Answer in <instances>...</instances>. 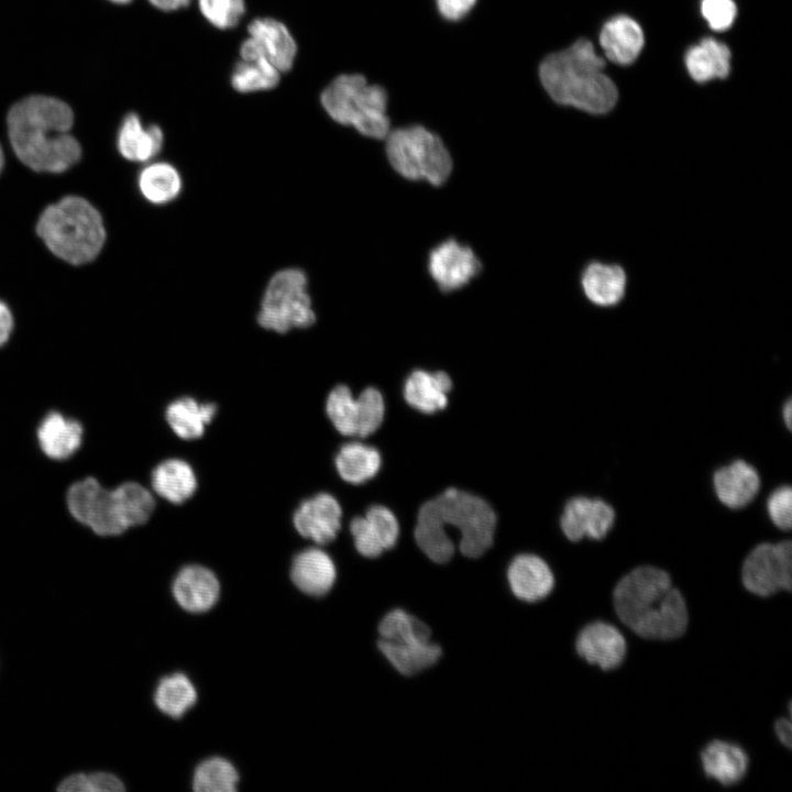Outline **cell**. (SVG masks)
Wrapping results in <instances>:
<instances>
[{
  "instance_id": "6da1fadb",
  "label": "cell",
  "mask_w": 792,
  "mask_h": 792,
  "mask_svg": "<svg viewBox=\"0 0 792 792\" xmlns=\"http://www.w3.org/2000/svg\"><path fill=\"white\" fill-rule=\"evenodd\" d=\"M75 120L67 101L31 94L9 107L4 124L10 146L23 165L38 173H63L81 157V145L70 132Z\"/></svg>"
},
{
  "instance_id": "7a4b0ae2",
  "label": "cell",
  "mask_w": 792,
  "mask_h": 792,
  "mask_svg": "<svg viewBox=\"0 0 792 792\" xmlns=\"http://www.w3.org/2000/svg\"><path fill=\"white\" fill-rule=\"evenodd\" d=\"M447 526L460 531V551L469 558H477L493 543L496 516L484 499L458 488H448L422 504L417 515L415 540L437 563L449 561L454 553Z\"/></svg>"
},
{
  "instance_id": "3957f363",
  "label": "cell",
  "mask_w": 792,
  "mask_h": 792,
  "mask_svg": "<svg viewBox=\"0 0 792 792\" xmlns=\"http://www.w3.org/2000/svg\"><path fill=\"white\" fill-rule=\"evenodd\" d=\"M613 601L619 619L648 639H675L688 627V608L669 574L656 566H638L617 583Z\"/></svg>"
},
{
  "instance_id": "277c9868",
  "label": "cell",
  "mask_w": 792,
  "mask_h": 792,
  "mask_svg": "<svg viewBox=\"0 0 792 792\" xmlns=\"http://www.w3.org/2000/svg\"><path fill=\"white\" fill-rule=\"evenodd\" d=\"M605 61L593 44L579 38L568 48L548 55L539 65L542 87L553 101L593 114L610 111L618 97L603 69Z\"/></svg>"
},
{
  "instance_id": "5b68a950",
  "label": "cell",
  "mask_w": 792,
  "mask_h": 792,
  "mask_svg": "<svg viewBox=\"0 0 792 792\" xmlns=\"http://www.w3.org/2000/svg\"><path fill=\"white\" fill-rule=\"evenodd\" d=\"M66 502L73 517L99 536H117L144 524L155 507L153 495L139 483L107 490L94 477L74 483Z\"/></svg>"
},
{
  "instance_id": "8992f818",
  "label": "cell",
  "mask_w": 792,
  "mask_h": 792,
  "mask_svg": "<svg viewBox=\"0 0 792 792\" xmlns=\"http://www.w3.org/2000/svg\"><path fill=\"white\" fill-rule=\"evenodd\" d=\"M36 233L52 254L73 265L94 261L106 242L100 212L79 196H66L45 208Z\"/></svg>"
},
{
  "instance_id": "52a82bcc",
  "label": "cell",
  "mask_w": 792,
  "mask_h": 792,
  "mask_svg": "<svg viewBox=\"0 0 792 792\" xmlns=\"http://www.w3.org/2000/svg\"><path fill=\"white\" fill-rule=\"evenodd\" d=\"M320 102L328 116L342 125L353 127L372 139L388 134L387 92L369 84L361 74H342L321 92Z\"/></svg>"
},
{
  "instance_id": "ba28073f",
  "label": "cell",
  "mask_w": 792,
  "mask_h": 792,
  "mask_svg": "<svg viewBox=\"0 0 792 792\" xmlns=\"http://www.w3.org/2000/svg\"><path fill=\"white\" fill-rule=\"evenodd\" d=\"M385 151L391 166L410 180L444 184L453 169L452 157L440 136L416 124L389 130Z\"/></svg>"
},
{
  "instance_id": "9c48e42d",
  "label": "cell",
  "mask_w": 792,
  "mask_h": 792,
  "mask_svg": "<svg viewBox=\"0 0 792 792\" xmlns=\"http://www.w3.org/2000/svg\"><path fill=\"white\" fill-rule=\"evenodd\" d=\"M256 320L262 328L279 334L306 329L316 322L308 277L302 270L286 267L270 278Z\"/></svg>"
},
{
  "instance_id": "30bf717a",
  "label": "cell",
  "mask_w": 792,
  "mask_h": 792,
  "mask_svg": "<svg viewBox=\"0 0 792 792\" xmlns=\"http://www.w3.org/2000/svg\"><path fill=\"white\" fill-rule=\"evenodd\" d=\"M378 632V649L403 675H413L433 666L441 656L440 646L430 640L429 627L400 608L383 617Z\"/></svg>"
},
{
  "instance_id": "8fae6325",
  "label": "cell",
  "mask_w": 792,
  "mask_h": 792,
  "mask_svg": "<svg viewBox=\"0 0 792 792\" xmlns=\"http://www.w3.org/2000/svg\"><path fill=\"white\" fill-rule=\"evenodd\" d=\"M743 584L750 593L770 596L792 586V544L789 540L760 543L746 557L741 568Z\"/></svg>"
},
{
  "instance_id": "7c38bea8",
  "label": "cell",
  "mask_w": 792,
  "mask_h": 792,
  "mask_svg": "<svg viewBox=\"0 0 792 792\" xmlns=\"http://www.w3.org/2000/svg\"><path fill=\"white\" fill-rule=\"evenodd\" d=\"M249 37L240 46L243 59L263 57L280 73L292 69L297 44L284 23L273 18L254 19L248 26Z\"/></svg>"
},
{
  "instance_id": "4fadbf2b",
  "label": "cell",
  "mask_w": 792,
  "mask_h": 792,
  "mask_svg": "<svg viewBox=\"0 0 792 792\" xmlns=\"http://www.w3.org/2000/svg\"><path fill=\"white\" fill-rule=\"evenodd\" d=\"M427 264L433 282L447 293L464 287L482 271V263L474 251L454 239L435 246Z\"/></svg>"
},
{
  "instance_id": "5bb4252c",
  "label": "cell",
  "mask_w": 792,
  "mask_h": 792,
  "mask_svg": "<svg viewBox=\"0 0 792 792\" xmlns=\"http://www.w3.org/2000/svg\"><path fill=\"white\" fill-rule=\"evenodd\" d=\"M614 521L615 512L606 502L579 496L565 504L560 525L564 536L571 541L585 537L600 540L608 534Z\"/></svg>"
},
{
  "instance_id": "9a60e30c",
  "label": "cell",
  "mask_w": 792,
  "mask_h": 792,
  "mask_svg": "<svg viewBox=\"0 0 792 792\" xmlns=\"http://www.w3.org/2000/svg\"><path fill=\"white\" fill-rule=\"evenodd\" d=\"M342 509L328 493L304 501L294 514V526L305 538L318 544L333 541L341 528Z\"/></svg>"
},
{
  "instance_id": "2e32d148",
  "label": "cell",
  "mask_w": 792,
  "mask_h": 792,
  "mask_svg": "<svg viewBox=\"0 0 792 792\" xmlns=\"http://www.w3.org/2000/svg\"><path fill=\"white\" fill-rule=\"evenodd\" d=\"M350 531L358 552L366 558H376L396 544L399 526L392 510L374 505L363 517L351 521Z\"/></svg>"
},
{
  "instance_id": "e0dca14e",
  "label": "cell",
  "mask_w": 792,
  "mask_h": 792,
  "mask_svg": "<svg viewBox=\"0 0 792 792\" xmlns=\"http://www.w3.org/2000/svg\"><path fill=\"white\" fill-rule=\"evenodd\" d=\"M627 273L617 263L591 261L580 274V286L585 299L597 308H615L626 296Z\"/></svg>"
},
{
  "instance_id": "ac0fdd59",
  "label": "cell",
  "mask_w": 792,
  "mask_h": 792,
  "mask_svg": "<svg viewBox=\"0 0 792 792\" xmlns=\"http://www.w3.org/2000/svg\"><path fill=\"white\" fill-rule=\"evenodd\" d=\"M575 648L588 663L596 664L605 671L620 666L627 651L622 632L604 622L586 625L576 638Z\"/></svg>"
},
{
  "instance_id": "d6986e66",
  "label": "cell",
  "mask_w": 792,
  "mask_h": 792,
  "mask_svg": "<svg viewBox=\"0 0 792 792\" xmlns=\"http://www.w3.org/2000/svg\"><path fill=\"white\" fill-rule=\"evenodd\" d=\"M176 602L190 613H204L217 603L220 584L215 573L198 564L183 568L176 575L173 586Z\"/></svg>"
},
{
  "instance_id": "ffe728a7",
  "label": "cell",
  "mask_w": 792,
  "mask_h": 792,
  "mask_svg": "<svg viewBox=\"0 0 792 792\" xmlns=\"http://www.w3.org/2000/svg\"><path fill=\"white\" fill-rule=\"evenodd\" d=\"M164 134L160 125H145L135 112L127 113L118 129L117 148L130 162L146 163L162 151Z\"/></svg>"
},
{
  "instance_id": "44dd1931",
  "label": "cell",
  "mask_w": 792,
  "mask_h": 792,
  "mask_svg": "<svg viewBox=\"0 0 792 792\" xmlns=\"http://www.w3.org/2000/svg\"><path fill=\"white\" fill-rule=\"evenodd\" d=\"M507 580L513 594L530 603L546 598L554 586L551 569L535 554L517 556L508 566Z\"/></svg>"
},
{
  "instance_id": "7402d4cb",
  "label": "cell",
  "mask_w": 792,
  "mask_h": 792,
  "mask_svg": "<svg viewBox=\"0 0 792 792\" xmlns=\"http://www.w3.org/2000/svg\"><path fill=\"white\" fill-rule=\"evenodd\" d=\"M713 485L723 505L738 509L755 498L760 488V477L751 464L736 460L714 473Z\"/></svg>"
},
{
  "instance_id": "603a6c76",
  "label": "cell",
  "mask_w": 792,
  "mask_h": 792,
  "mask_svg": "<svg viewBox=\"0 0 792 792\" xmlns=\"http://www.w3.org/2000/svg\"><path fill=\"white\" fill-rule=\"evenodd\" d=\"M290 576L301 592L311 596H322L332 588L337 570L327 552L318 548H309L294 558Z\"/></svg>"
},
{
  "instance_id": "cb8c5ba5",
  "label": "cell",
  "mask_w": 792,
  "mask_h": 792,
  "mask_svg": "<svg viewBox=\"0 0 792 792\" xmlns=\"http://www.w3.org/2000/svg\"><path fill=\"white\" fill-rule=\"evenodd\" d=\"M600 43L609 61L628 65L642 50L644 33L635 20L626 15H617L603 25Z\"/></svg>"
},
{
  "instance_id": "d4e9b609",
  "label": "cell",
  "mask_w": 792,
  "mask_h": 792,
  "mask_svg": "<svg viewBox=\"0 0 792 792\" xmlns=\"http://www.w3.org/2000/svg\"><path fill=\"white\" fill-rule=\"evenodd\" d=\"M84 429L74 419L52 411L47 414L37 428V441L41 450L51 459L65 460L80 447Z\"/></svg>"
},
{
  "instance_id": "484cf974",
  "label": "cell",
  "mask_w": 792,
  "mask_h": 792,
  "mask_svg": "<svg viewBox=\"0 0 792 792\" xmlns=\"http://www.w3.org/2000/svg\"><path fill=\"white\" fill-rule=\"evenodd\" d=\"M452 382L447 373L416 370L405 382L404 397L415 409L433 414L447 407Z\"/></svg>"
},
{
  "instance_id": "4316f807",
  "label": "cell",
  "mask_w": 792,
  "mask_h": 792,
  "mask_svg": "<svg viewBox=\"0 0 792 792\" xmlns=\"http://www.w3.org/2000/svg\"><path fill=\"white\" fill-rule=\"evenodd\" d=\"M704 773L723 785H733L746 776L749 759L738 745L713 740L701 752Z\"/></svg>"
},
{
  "instance_id": "83f0119b",
  "label": "cell",
  "mask_w": 792,
  "mask_h": 792,
  "mask_svg": "<svg viewBox=\"0 0 792 792\" xmlns=\"http://www.w3.org/2000/svg\"><path fill=\"white\" fill-rule=\"evenodd\" d=\"M730 50L713 37H705L690 47L685 54V66L697 82L713 78H726L730 72Z\"/></svg>"
},
{
  "instance_id": "f1b7e54d",
  "label": "cell",
  "mask_w": 792,
  "mask_h": 792,
  "mask_svg": "<svg viewBox=\"0 0 792 792\" xmlns=\"http://www.w3.org/2000/svg\"><path fill=\"white\" fill-rule=\"evenodd\" d=\"M152 487L166 501L180 504L194 495L197 480L194 470L187 462L180 459H168L154 469Z\"/></svg>"
},
{
  "instance_id": "f546056e",
  "label": "cell",
  "mask_w": 792,
  "mask_h": 792,
  "mask_svg": "<svg viewBox=\"0 0 792 792\" xmlns=\"http://www.w3.org/2000/svg\"><path fill=\"white\" fill-rule=\"evenodd\" d=\"M138 187L146 201L161 206L177 199L183 190V179L174 165L154 162L140 172Z\"/></svg>"
},
{
  "instance_id": "4dcf8cb0",
  "label": "cell",
  "mask_w": 792,
  "mask_h": 792,
  "mask_svg": "<svg viewBox=\"0 0 792 792\" xmlns=\"http://www.w3.org/2000/svg\"><path fill=\"white\" fill-rule=\"evenodd\" d=\"M216 413L217 406L212 403H198L191 397H182L167 406L165 416L178 437L191 440L202 436Z\"/></svg>"
},
{
  "instance_id": "1f68e13d",
  "label": "cell",
  "mask_w": 792,
  "mask_h": 792,
  "mask_svg": "<svg viewBox=\"0 0 792 792\" xmlns=\"http://www.w3.org/2000/svg\"><path fill=\"white\" fill-rule=\"evenodd\" d=\"M336 466L344 481L361 484L376 475L381 466V455L373 447L350 442L339 450Z\"/></svg>"
},
{
  "instance_id": "d6a6232c",
  "label": "cell",
  "mask_w": 792,
  "mask_h": 792,
  "mask_svg": "<svg viewBox=\"0 0 792 792\" xmlns=\"http://www.w3.org/2000/svg\"><path fill=\"white\" fill-rule=\"evenodd\" d=\"M197 701V691L184 673L164 676L154 692V702L161 712L173 717H182Z\"/></svg>"
},
{
  "instance_id": "836d02e7",
  "label": "cell",
  "mask_w": 792,
  "mask_h": 792,
  "mask_svg": "<svg viewBox=\"0 0 792 792\" xmlns=\"http://www.w3.org/2000/svg\"><path fill=\"white\" fill-rule=\"evenodd\" d=\"M280 72L263 57L239 61L231 73L234 90L249 94L275 88L280 80Z\"/></svg>"
},
{
  "instance_id": "e575fe53",
  "label": "cell",
  "mask_w": 792,
  "mask_h": 792,
  "mask_svg": "<svg viewBox=\"0 0 792 792\" xmlns=\"http://www.w3.org/2000/svg\"><path fill=\"white\" fill-rule=\"evenodd\" d=\"M238 781V771L229 760L212 757L196 768L193 788L197 792H233Z\"/></svg>"
},
{
  "instance_id": "d590c367",
  "label": "cell",
  "mask_w": 792,
  "mask_h": 792,
  "mask_svg": "<svg viewBox=\"0 0 792 792\" xmlns=\"http://www.w3.org/2000/svg\"><path fill=\"white\" fill-rule=\"evenodd\" d=\"M326 411L334 428L343 436H356L358 404L345 385L334 387L326 403Z\"/></svg>"
},
{
  "instance_id": "8d00e7d4",
  "label": "cell",
  "mask_w": 792,
  "mask_h": 792,
  "mask_svg": "<svg viewBox=\"0 0 792 792\" xmlns=\"http://www.w3.org/2000/svg\"><path fill=\"white\" fill-rule=\"evenodd\" d=\"M356 436L365 438L378 429L384 419L385 404L382 394L374 387L365 388L356 398Z\"/></svg>"
},
{
  "instance_id": "74e56055",
  "label": "cell",
  "mask_w": 792,
  "mask_h": 792,
  "mask_svg": "<svg viewBox=\"0 0 792 792\" xmlns=\"http://www.w3.org/2000/svg\"><path fill=\"white\" fill-rule=\"evenodd\" d=\"M57 789L64 792H121L124 784L110 772H79L66 777Z\"/></svg>"
},
{
  "instance_id": "f35d334b",
  "label": "cell",
  "mask_w": 792,
  "mask_h": 792,
  "mask_svg": "<svg viewBox=\"0 0 792 792\" xmlns=\"http://www.w3.org/2000/svg\"><path fill=\"white\" fill-rule=\"evenodd\" d=\"M204 18L215 28H234L245 13L244 0H198Z\"/></svg>"
},
{
  "instance_id": "ab89813d",
  "label": "cell",
  "mask_w": 792,
  "mask_h": 792,
  "mask_svg": "<svg viewBox=\"0 0 792 792\" xmlns=\"http://www.w3.org/2000/svg\"><path fill=\"white\" fill-rule=\"evenodd\" d=\"M768 516L774 526L789 530L792 525V490L789 485L774 490L767 501Z\"/></svg>"
},
{
  "instance_id": "60d3db41",
  "label": "cell",
  "mask_w": 792,
  "mask_h": 792,
  "mask_svg": "<svg viewBox=\"0 0 792 792\" xmlns=\"http://www.w3.org/2000/svg\"><path fill=\"white\" fill-rule=\"evenodd\" d=\"M701 12L711 29L724 31L733 24L737 9L733 0H702Z\"/></svg>"
},
{
  "instance_id": "b9f144b4",
  "label": "cell",
  "mask_w": 792,
  "mask_h": 792,
  "mask_svg": "<svg viewBox=\"0 0 792 792\" xmlns=\"http://www.w3.org/2000/svg\"><path fill=\"white\" fill-rule=\"evenodd\" d=\"M476 0H436L439 13L449 21L464 18L475 6Z\"/></svg>"
},
{
  "instance_id": "7bdbcfd3",
  "label": "cell",
  "mask_w": 792,
  "mask_h": 792,
  "mask_svg": "<svg viewBox=\"0 0 792 792\" xmlns=\"http://www.w3.org/2000/svg\"><path fill=\"white\" fill-rule=\"evenodd\" d=\"M13 316L6 302L0 300V346L10 338L13 329Z\"/></svg>"
},
{
  "instance_id": "ee69618b",
  "label": "cell",
  "mask_w": 792,
  "mask_h": 792,
  "mask_svg": "<svg viewBox=\"0 0 792 792\" xmlns=\"http://www.w3.org/2000/svg\"><path fill=\"white\" fill-rule=\"evenodd\" d=\"M776 734L780 741L785 745L788 748L791 747V739H792V726L791 722L788 718H780L777 721L774 725Z\"/></svg>"
},
{
  "instance_id": "f6af8a7d",
  "label": "cell",
  "mask_w": 792,
  "mask_h": 792,
  "mask_svg": "<svg viewBox=\"0 0 792 792\" xmlns=\"http://www.w3.org/2000/svg\"><path fill=\"white\" fill-rule=\"evenodd\" d=\"M154 8L169 12L186 8L191 0H147Z\"/></svg>"
},
{
  "instance_id": "bcb514c9",
  "label": "cell",
  "mask_w": 792,
  "mask_h": 792,
  "mask_svg": "<svg viewBox=\"0 0 792 792\" xmlns=\"http://www.w3.org/2000/svg\"><path fill=\"white\" fill-rule=\"evenodd\" d=\"M782 417L783 421L787 425L789 429H791V422H792V403L790 399L787 400V403L783 406L782 409Z\"/></svg>"
},
{
  "instance_id": "7dc6e473",
  "label": "cell",
  "mask_w": 792,
  "mask_h": 792,
  "mask_svg": "<svg viewBox=\"0 0 792 792\" xmlns=\"http://www.w3.org/2000/svg\"><path fill=\"white\" fill-rule=\"evenodd\" d=\"M106 1H108L112 4H116V6H125V4H129L130 2H132L133 0H106Z\"/></svg>"
},
{
  "instance_id": "c3c4849f",
  "label": "cell",
  "mask_w": 792,
  "mask_h": 792,
  "mask_svg": "<svg viewBox=\"0 0 792 792\" xmlns=\"http://www.w3.org/2000/svg\"><path fill=\"white\" fill-rule=\"evenodd\" d=\"M4 161H6V160H4V152H3V148H2V146H1V144H0V173L2 172V169H3V167H4Z\"/></svg>"
}]
</instances>
